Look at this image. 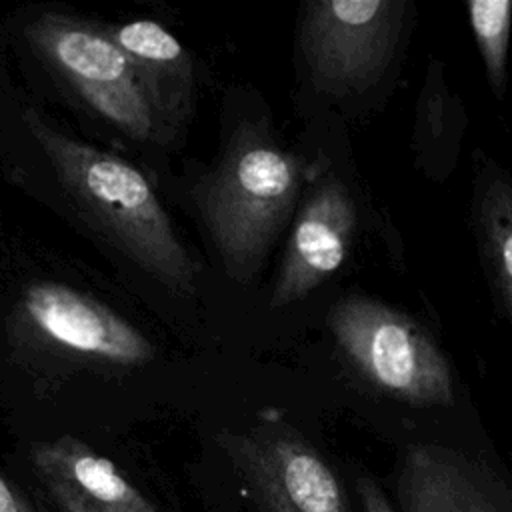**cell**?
I'll use <instances>...</instances> for the list:
<instances>
[{
    "instance_id": "6da1fadb",
    "label": "cell",
    "mask_w": 512,
    "mask_h": 512,
    "mask_svg": "<svg viewBox=\"0 0 512 512\" xmlns=\"http://www.w3.org/2000/svg\"><path fill=\"white\" fill-rule=\"evenodd\" d=\"M22 120L72 198L122 252L168 288L192 292L196 266L142 172L58 132L34 108H24Z\"/></svg>"
},
{
    "instance_id": "7a4b0ae2",
    "label": "cell",
    "mask_w": 512,
    "mask_h": 512,
    "mask_svg": "<svg viewBox=\"0 0 512 512\" xmlns=\"http://www.w3.org/2000/svg\"><path fill=\"white\" fill-rule=\"evenodd\" d=\"M302 164L262 130L242 126L198 196L226 274L248 282L262 266L302 188Z\"/></svg>"
},
{
    "instance_id": "3957f363",
    "label": "cell",
    "mask_w": 512,
    "mask_h": 512,
    "mask_svg": "<svg viewBox=\"0 0 512 512\" xmlns=\"http://www.w3.org/2000/svg\"><path fill=\"white\" fill-rule=\"evenodd\" d=\"M328 326L342 354L378 390L416 406L452 402L450 366L410 318L376 300L348 296L334 304Z\"/></svg>"
},
{
    "instance_id": "277c9868",
    "label": "cell",
    "mask_w": 512,
    "mask_h": 512,
    "mask_svg": "<svg viewBox=\"0 0 512 512\" xmlns=\"http://www.w3.org/2000/svg\"><path fill=\"white\" fill-rule=\"evenodd\" d=\"M26 38L82 100L134 140H150L156 114L126 52L106 34L62 14H42L26 26Z\"/></svg>"
},
{
    "instance_id": "5b68a950",
    "label": "cell",
    "mask_w": 512,
    "mask_h": 512,
    "mask_svg": "<svg viewBox=\"0 0 512 512\" xmlns=\"http://www.w3.org/2000/svg\"><path fill=\"white\" fill-rule=\"evenodd\" d=\"M406 2L316 0L302 20V52L312 80L332 94L370 86L394 56Z\"/></svg>"
},
{
    "instance_id": "8992f818",
    "label": "cell",
    "mask_w": 512,
    "mask_h": 512,
    "mask_svg": "<svg viewBox=\"0 0 512 512\" xmlns=\"http://www.w3.org/2000/svg\"><path fill=\"white\" fill-rule=\"evenodd\" d=\"M216 440L264 512H348L334 470L292 426L262 420Z\"/></svg>"
},
{
    "instance_id": "52a82bcc",
    "label": "cell",
    "mask_w": 512,
    "mask_h": 512,
    "mask_svg": "<svg viewBox=\"0 0 512 512\" xmlns=\"http://www.w3.org/2000/svg\"><path fill=\"white\" fill-rule=\"evenodd\" d=\"M20 310L32 332L72 354L118 366H138L154 358V346L138 328L66 284H28Z\"/></svg>"
},
{
    "instance_id": "ba28073f",
    "label": "cell",
    "mask_w": 512,
    "mask_h": 512,
    "mask_svg": "<svg viewBox=\"0 0 512 512\" xmlns=\"http://www.w3.org/2000/svg\"><path fill=\"white\" fill-rule=\"evenodd\" d=\"M356 228V206L338 178H324L304 200L270 296L284 308L330 278L346 260Z\"/></svg>"
},
{
    "instance_id": "9c48e42d",
    "label": "cell",
    "mask_w": 512,
    "mask_h": 512,
    "mask_svg": "<svg viewBox=\"0 0 512 512\" xmlns=\"http://www.w3.org/2000/svg\"><path fill=\"white\" fill-rule=\"evenodd\" d=\"M396 494L402 512H512V488L496 474L430 444L404 452Z\"/></svg>"
},
{
    "instance_id": "30bf717a",
    "label": "cell",
    "mask_w": 512,
    "mask_h": 512,
    "mask_svg": "<svg viewBox=\"0 0 512 512\" xmlns=\"http://www.w3.org/2000/svg\"><path fill=\"white\" fill-rule=\"evenodd\" d=\"M30 460L64 512H158L108 458L78 438L34 442Z\"/></svg>"
},
{
    "instance_id": "8fae6325",
    "label": "cell",
    "mask_w": 512,
    "mask_h": 512,
    "mask_svg": "<svg viewBox=\"0 0 512 512\" xmlns=\"http://www.w3.org/2000/svg\"><path fill=\"white\" fill-rule=\"evenodd\" d=\"M132 60L156 118L182 116L192 94V60L176 36L154 20L106 28Z\"/></svg>"
},
{
    "instance_id": "7c38bea8",
    "label": "cell",
    "mask_w": 512,
    "mask_h": 512,
    "mask_svg": "<svg viewBox=\"0 0 512 512\" xmlns=\"http://www.w3.org/2000/svg\"><path fill=\"white\" fill-rule=\"evenodd\" d=\"M478 212L486 254L512 316V182L496 174L490 176L484 182Z\"/></svg>"
},
{
    "instance_id": "4fadbf2b",
    "label": "cell",
    "mask_w": 512,
    "mask_h": 512,
    "mask_svg": "<svg viewBox=\"0 0 512 512\" xmlns=\"http://www.w3.org/2000/svg\"><path fill=\"white\" fill-rule=\"evenodd\" d=\"M468 18L490 84L494 92L500 94L506 82V58L512 32V2L474 0L468 4Z\"/></svg>"
},
{
    "instance_id": "5bb4252c",
    "label": "cell",
    "mask_w": 512,
    "mask_h": 512,
    "mask_svg": "<svg viewBox=\"0 0 512 512\" xmlns=\"http://www.w3.org/2000/svg\"><path fill=\"white\" fill-rule=\"evenodd\" d=\"M356 490H358V498H360L364 512H396V508L392 506L388 496L382 492L378 482H374L372 478H368V476L358 478Z\"/></svg>"
},
{
    "instance_id": "9a60e30c",
    "label": "cell",
    "mask_w": 512,
    "mask_h": 512,
    "mask_svg": "<svg viewBox=\"0 0 512 512\" xmlns=\"http://www.w3.org/2000/svg\"><path fill=\"white\" fill-rule=\"evenodd\" d=\"M0 512H34L30 500L0 474Z\"/></svg>"
}]
</instances>
